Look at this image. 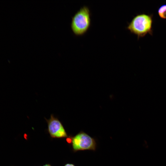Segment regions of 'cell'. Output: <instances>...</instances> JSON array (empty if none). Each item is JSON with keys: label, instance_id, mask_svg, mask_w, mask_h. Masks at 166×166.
<instances>
[{"label": "cell", "instance_id": "cell-1", "mask_svg": "<svg viewBox=\"0 0 166 166\" xmlns=\"http://www.w3.org/2000/svg\"><path fill=\"white\" fill-rule=\"evenodd\" d=\"M91 24V13L89 7H81L72 17L70 24L71 29L76 36L85 34L89 30Z\"/></svg>", "mask_w": 166, "mask_h": 166}, {"label": "cell", "instance_id": "cell-2", "mask_svg": "<svg viewBox=\"0 0 166 166\" xmlns=\"http://www.w3.org/2000/svg\"><path fill=\"white\" fill-rule=\"evenodd\" d=\"M152 16L145 14H138L128 23L127 29L137 36L138 39L147 34H152Z\"/></svg>", "mask_w": 166, "mask_h": 166}, {"label": "cell", "instance_id": "cell-3", "mask_svg": "<svg viewBox=\"0 0 166 166\" xmlns=\"http://www.w3.org/2000/svg\"><path fill=\"white\" fill-rule=\"evenodd\" d=\"M72 145L75 151L94 150L96 148V143L94 139L83 132H80L73 138Z\"/></svg>", "mask_w": 166, "mask_h": 166}, {"label": "cell", "instance_id": "cell-4", "mask_svg": "<svg viewBox=\"0 0 166 166\" xmlns=\"http://www.w3.org/2000/svg\"><path fill=\"white\" fill-rule=\"evenodd\" d=\"M46 119L48 123L49 132L52 137H62L67 136L65 129L58 119L53 114H51L49 119Z\"/></svg>", "mask_w": 166, "mask_h": 166}, {"label": "cell", "instance_id": "cell-5", "mask_svg": "<svg viewBox=\"0 0 166 166\" xmlns=\"http://www.w3.org/2000/svg\"><path fill=\"white\" fill-rule=\"evenodd\" d=\"M159 16L162 19H166V4L161 6L158 10Z\"/></svg>", "mask_w": 166, "mask_h": 166}, {"label": "cell", "instance_id": "cell-6", "mask_svg": "<svg viewBox=\"0 0 166 166\" xmlns=\"http://www.w3.org/2000/svg\"><path fill=\"white\" fill-rule=\"evenodd\" d=\"M65 166H75L73 164H66Z\"/></svg>", "mask_w": 166, "mask_h": 166}, {"label": "cell", "instance_id": "cell-7", "mask_svg": "<svg viewBox=\"0 0 166 166\" xmlns=\"http://www.w3.org/2000/svg\"><path fill=\"white\" fill-rule=\"evenodd\" d=\"M44 166H50V165H44Z\"/></svg>", "mask_w": 166, "mask_h": 166}]
</instances>
